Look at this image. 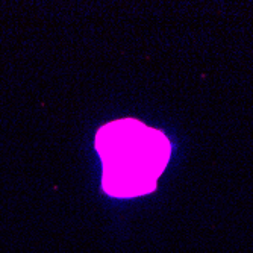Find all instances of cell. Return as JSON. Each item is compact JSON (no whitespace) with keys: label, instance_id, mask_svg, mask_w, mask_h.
<instances>
[{"label":"cell","instance_id":"cell-1","mask_svg":"<svg viewBox=\"0 0 253 253\" xmlns=\"http://www.w3.org/2000/svg\"><path fill=\"white\" fill-rule=\"evenodd\" d=\"M96 149L103 166V190L123 199L152 193L171 156L163 132L132 119L105 125L96 135Z\"/></svg>","mask_w":253,"mask_h":253}]
</instances>
